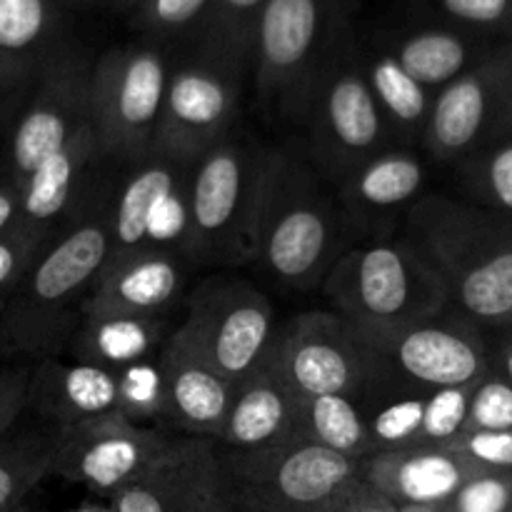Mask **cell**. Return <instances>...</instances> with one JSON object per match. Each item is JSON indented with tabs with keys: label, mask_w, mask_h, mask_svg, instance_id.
Returning a JSON list of instances; mask_svg holds the SVG:
<instances>
[{
	"label": "cell",
	"mask_w": 512,
	"mask_h": 512,
	"mask_svg": "<svg viewBox=\"0 0 512 512\" xmlns=\"http://www.w3.org/2000/svg\"><path fill=\"white\" fill-rule=\"evenodd\" d=\"M110 175L58 230L0 313V365L38 363L68 353L100 270L110 260Z\"/></svg>",
	"instance_id": "cell-1"
},
{
	"label": "cell",
	"mask_w": 512,
	"mask_h": 512,
	"mask_svg": "<svg viewBox=\"0 0 512 512\" xmlns=\"http://www.w3.org/2000/svg\"><path fill=\"white\" fill-rule=\"evenodd\" d=\"M335 188L298 153L265 150L250 268L285 295L320 293L348 245Z\"/></svg>",
	"instance_id": "cell-2"
},
{
	"label": "cell",
	"mask_w": 512,
	"mask_h": 512,
	"mask_svg": "<svg viewBox=\"0 0 512 512\" xmlns=\"http://www.w3.org/2000/svg\"><path fill=\"white\" fill-rule=\"evenodd\" d=\"M400 235L440 280L453 313L478 328H512V218L425 193Z\"/></svg>",
	"instance_id": "cell-3"
},
{
	"label": "cell",
	"mask_w": 512,
	"mask_h": 512,
	"mask_svg": "<svg viewBox=\"0 0 512 512\" xmlns=\"http://www.w3.org/2000/svg\"><path fill=\"white\" fill-rule=\"evenodd\" d=\"M290 125L303 133L298 153L330 185H338L350 170L395 145L365 80L355 25L335 40L313 70L295 100Z\"/></svg>",
	"instance_id": "cell-4"
},
{
	"label": "cell",
	"mask_w": 512,
	"mask_h": 512,
	"mask_svg": "<svg viewBox=\"0 0 512 512\" xmlns=\"http://www.w3.org/2000/svg\"><path fill=\"white\" fill-rule=\"evenodd\" d=\"M265 150L248 135L233 133L185 170L178 245L198 268L250 265Z\"/></svg>",
	"instance_id": "cell-5"
},
{
	"label": "cell",
	"mask_w": 512,
	"mask_h": 512,
	"mask_svg": "<svg viewBox=\"0 0 512 512\" xmlns=\"http://www.w3.org/2000/svg\"><path fill=\"white\" fill-rule=\"evenodd\" d=\"M320 295L355 328H385L448 310L440 280L400 233L353 240L335 260Z\"/></svg>",
	"instance_id": "cell-6"
},
{
	"label": "cell",
	"mask_w": 512,
	"mask_h": 512,
	"mask_svg": "<svg viewBox=\"0 0 512 512\" xmlns=\"http://www.w3.org/2000/svg\"><path fill=\"white\" fill-rule=\"evenodd\" d=\"M215 450L228 512H340L363 463L303 438L243 453Z\"/></svg>",
	"instance_id": "cell-7"
},
{
	"label": "cell",
	"mask_w": 512,
	"mask_h": 512,
	"mask_svg": "<svg viewBox=\"0 0 512 512\" xmlns=\"http://www.w3.org/2000/svg\"><path fill=\"white\" fill-rule=\"evenodd\" d=\"M355 10L358 0H268L250 55V83L265 118L290 123L313 70L355 25Z\"/></svg>",
	"instance_id": "cell-8"
},
{
	"label": "cell",
	"mask_w": 512,
	"mask_h": 512,
	"mask_svg": "<svg viewBox=\"0 0 512 512\" xmlns=\"http://www.w3.org/2000/svg\"><path fill=\"white\" fill-rule=\"evenodd\" d=\"M168 45L140 38L113 45L90 68V128L105 163L113 170L153 150L165 85Z\"/></svg>",
	"instance_id": "cell-9"
},
{
	"label": "cell",
	"mask_w": 512,
	"mask_h": 512,
	"mask_svg": "<svg viewBox=\"0 0 512 512\" xmlns=\"http://www.w3.org/2000/svg\"><path fill=\"white\" fill-rule=\"evenodd\" d=\"M280 318L273 295L235 270L195 280L175 330L230 383L268 363Z\"/></svg>",
	"instance_id": "cell-10"
},
{
	"label": "cell",
	"mask_w": 512,
	"mask_h": 512,
	"mask_svg": "<svg viewBox=\"0 0 512 512\" xmlns=\"http://www.w3.org/2000/svg\"><path fill=\"white\" fill-rule=\"evenodd\" d=\"M188 43L170 60L153 150L190 165L235 133L250 70L198 40Z\"/></svg>",
	"instance_id": "cell-11"
},
{
	"label": "cell",
	"mask_w": 512,
	"mask_h": 512,
	"mask_svg": "<svg viewBox=\"0 0 512 512\" xmlns=\"http://www.w3.org/2000/svg\"><path fill=\"white\" fill-rule=\"evenodd\" d=\"M355 333L380 370L413 388H465L490 370L480 328L450 308L410 323L355 328Z\"/></svg>",
	"instance_id": "cell-12"
},
{
	"label": "cell",
	"mask_w": 512,
	"mask_h": 512,
	"mask_svg": "<svg viewBox=\"0 0 512 512\" xmlns=\"http://www.w3.org/2000/svg\"><path fill=\"white\" fill-rule=\"evenodd\" d=\"M93 58L68 48L25 90L5 143V175L18 188L90 123Z\"/></svg>",
	"instance_id": "cell-13"
},
{
	"label": "cell",
	"mask_w": 512,
	"mask_h": 512,
	"mask_svg": "<svg viewBox=\"0 0 512 512\" xmlns=\"http://www.w3.org/2000/svg\"><path fill=\"white\" fill-rule=\"evenodd\" d=\"M268 363L295 393L358 395L370 375V355L353 325L330 308L303 310L280 320Z\"/></svg>",
	"instance_id": "cell-14"
},
{
	"label": "cell",
	"mask_w": 512,
	"mask_h": 512,
	"mask_svg": "<svg viewBox=\"0 0 512 512\" xmlns=\"http://www.w3.org/2000/svg\"><path fill=\"white\" fill-rule=\"evenodd\" d=\"M512 90V43L490 50L433 95L420 148L433 163L460 165L498 133Z\"/></svg>",
	"instance_id": "cell-15"
},
{
	"label": "cell",
	"mask_w": 512,
	"mask_h": 512,
	"mask_svg": "<svg viewBox=\"0 0 512 512\" xmlns=\"http://www.w3.org/2000/svg\"><path fill=\"white\" fill-rule=\"evenodd\" d=\"M178 438L160 425L138 423L125 415L88 420L63 430L53 478L113 498Z\"/></svg>",
	"instance_id": "cell-16"
},
{
	"label": "cell",
	"mask_w": 512,
	"mask_h": 512,
	"mask_svg": "<svg viewBox=\"0 0 512 512\" xmlns=\"http://www.w3.org/2000/svg\"><path fill=\"white\" fill-rule=\"evenodd\" d=\"M198 265L178 240H150L143 248L115 255L100 270L85 313H120L138 318H180L195 285Z\"/></svg>",
	"instance_id": "cell-17"
},
{
	"label": "cell",
	"mask_w": 512,
	"mask_h": 512,
	"mask_svg": "<svg viewBox=\"0 0 512 512\" xmlns=\"http://www.w3.org/2000/svg\"><path fill=\"white\" fill-rule=\"evenodd\" d=\"M425 183V155L403 145H393L350 170L333 185L350 238L398 235L413 205L425 195Z\"/></svg>",
	"instance_id": "cell-18"
},
{
	"label": "cell",
	"mask_w": 512,
	"mask_h": 512,
	"mask_svg": "<svg viewBox=\"0 0 512 512\" xmlns=\"http://www.w3.org/2000/svg\"><path fill=\"white\" fill-rule=\"evenodd\" d=\"M110 512H228L213 440L180 435L110 498Z\"/></svg>",
	"instance_id": "cell-19"
},
{
	"label": "cell",
	"mask_w": 512,
	"mask_h": 512,
	"mask_svg": "<svg viewBox=\"0 0 512 512\" xmlns=\"http://www.w3.org/2000/svg\"><path fill=\"white\" fill-rule=\"evenodd\" d=\"M155 373L160 428L183 438H218L235 385L205 363L178 330L160 348Z\"/></svg>",
	"instance_id": "cell-20"
},
{
	"label": "cell",
	"mask_w": 512,
	"mask_h": 512,
	"mask_svg": "<svg viewBox=\"0 0 512 512\" xmlns=\"http://www.w3.org/2000/svg\"><path fill=\"white\" fill-rule=\"evenodd\" d=\"M110 170L88 123L20 188L18 223L35 233L55 235L108 178Z\"/></svg>",
	"instance_id": "cell-21"
},
{
	"label": "cell",
	"mask_w": 512,
	"mask_h": 512,
	"mask_svg": "<svg viewBox=\"0 0 512 512\" xmlns=\"http://www.w3.org/2000/svg\"><path fill=\"white\" fill-rule=\"evenodd\" d=\"M28 410L63 430L125 415L123 375L68 355L38 360L30 365Z\"/></svg>",
	"instance_id": "cell-22"
},
{
	"label": "cell",
	"mask_w": 512,
	"mask_h": 512,
	"mask_svg": "<svg viewBox=\"0 0 512 512\" xmlns=\"http://www.w3.org/2000/svg\"><path fill=\"white\" fill-rule=\"evenodd\" d=\"M475 470L450 445H410L368 455L360 478L400 508H443Z\"/></svg>",
	"instance_id": "cell-23"
},
{
	"label": "cell",
	"mask_w": 512,
	"mask_h": 512,
	"mask_svg": "<svg viewBox=\"0 0 512 512\" xmlns=\"http://www.w3.org/2000/svg\"><path fill=\"white\" fill-rule=\"evenodd\" d=\"M300 408L303 400L295 398L273 365H260L255 373L235 383L225 423L213 440L215 448L243 453L303 438Z\"/></svg>",
	"instance_id": "cell-24"
},
{
	"label": "cell",
	"mask_w": 512,
	"mask_h": 512,
	"mask_svg": "<svg viewBox=\"0 0 512 512\" xmlns=\"http://www.w3.org/2000/svg\"><path fill=\"white\" fill-rule=\"evenodd\" d=\"M68 0H0V98L25 93L65 45Z\"/></svg>",
	"instance_id": "cell-25"
},
{
	"label": "cell",
	"mask_w": 512,
	"mask_h": 512,
	"mask_svg": "<svg viewBox=\"0 0 512 512\" xmlns=\"http://www.w3.org/2000/svg\"><path fill=\"white\" fill-rule=\"evenodd\" d=\"M188 163L150 150L145 158L113 170L108 185L110 258L143 248L153 238V218L170 195L180 193Z\"/></svg>",
	"instance_id": "cell-26"
},
{
	"label": "cell",
	"mask_w": 512,
	"mask_h": 512,
	"mask_svg": "<svg viewBox=\"0 0 512 512\" xmlns=\"http://www.w3.org/2000/svg\"><path fill=\"white\" fill-rule=\"evenodd\" d=\"M180 318H138L120 313H83L68 345V358L128 373L155 363Z\"/></svg>",
	"instance_id": "cell-27"
},
{
	"label": "cell",
	"mask_w": 512,
	"mask_h": 512,
	"mask_svg": "<svg viewBox=\"0 0 512 512\" xmlns=\"http://www.w3.org/2000/svg\"><path fill=\"white\" fill-rule=\"evenodd\" d=\"M383 43L408 70L410 78L418 80L433 95L490 53L488 48H483L480 35L438 20L385 35Z\"/></svg>",
	"instance_id": "cell-28"
},
{
	"label": "cell",
	"mask_w": 512,
	"mask_h": 512,
	"mask_svg": "<svg viewBox=\"0 0 512 512\" xmlns=\"http://www.w3.org/2000/svg\"><path fill=\"white\" fill-rule=\"evenodd\" d=\"M360 65L395 145L403 148L420 145L433 105V93L410 78L383 38L375 35L368 40L360 38Z\"/></svg>",
	"instance_id": "cell-29"
},
{
	"label": "cell",
	"mask_w": 512,
	"mask_h": 512,
	"mask_svg": "<svg viewBox=\"0 0 512 512\" xmlns=\"http://www.w3.org/2000/svg\"><path fill=\"white\" fill-rule=\"evenodd\" d=\"M430 390L393 378L370 360V375L355 395L373 453L420 445L425 400Z\"/></svg>",
	"instance_id": "cell-30"
},
{
	"label": "cell",
	"mask_w": 512,
	"mask_h": 512,
	"mask_svg": "<svg viewBox=\"0 0 512 512\" xmlns=\"http://www.w3.org/2000/svg\"><path fill=\"white\" fill-rule=\"evenodd\" d=\"M63 428L30 410L0 438V512H13L45 478H53Z\"/></svg>",
	"instance_id": "cell-31"
},
{
	"label": "cell",
	"mask_w": 512,
	"mask_h": 512,
	"mask_svg": "<svg viewBox=\"0 0 512 512\" xmlns=\"http://www.w3.org/2000/svg\"><path fill=\"white\" fill-rule=\"evenodd\" d=\"M300 428L305 440L345 458L365 460L373 455L363 413L353 395H320L303 400Z\"/></svg>",
	"instance_id": "cell-32"
},
{
	"label": "cell",
	"mask_w": 512,
	"mask_h": 512,
	"mask_svg": "<svg viewBox=\"0 0 512 512\" xmlns=\"http://www.w3.org/2000/svg\"><path fill=\"white\" fill-rule=\"evenodd\" d=\"M458 168L473 203L512 218V133L485 140Z\"/></svg>",
	"instance_id": "cell-33"
},
{
	"label": "cell",
	"mask_w": 512,
	"mask_h": 512,
	"mask_svg": "<svg viewBox=\"0 0 512 512\" xmlns=\"http://www.w3.org/2000/svg\"><path fill=\"white\" fill-rule=\"evenodd\" d=\"M268 0H210L208 15L193 40L238 60L250 70L258 20Z\"/></svg>",
	"instance_id": "cell-34"
},
{
	"label": "cell",
	"mask_w": 512,
	"mask_h": 512,
	"mask_svg": "<svg viewBox=\"0 0 512 512\" xmlns=\"http://www.w3.org/2000/svg\"><path fill=\"white\" fill-rule=\"evenodd\" d=\"M210 0H143L130 15V25L140 38L158 40H193L208 15Z\"/></svg>",
	"instance_id": "cell-35"
},
{
	"label": "cell",
	"mask_w": 512,
	"mask_h": 512,
	"mask_svg": "<svg viewBox=\"0 0 512 512\" xmlns=\"http://www.w3.org/2000/svg\"><path fill=\"white\" fill-rule=\"evenodd\" d=\"M438 23L475 35H512V0H420Z\"/></svg>",
	"instance_id": "cell-36"
},
{
	"label": "cell",
	"mask_w": 512,
	"mask_h": 512,
	"mask_svg": "<svg viewBox=\"0 0 512 512\" xmlns=\"http://www.w3.org/2000/svg\"><path fill=\"white\" fill-rule=\"evenodd\" d=\"M473 385L430 390L428 400H425L420 445H450L463 433L465 423H468V405Z\"/></svg>",
	"instance_id": "cell-37"
},
{
	"label": "cell",
	"mask_w": 512,
	"mask_h": 512,
	"mask_svg": "<svg viewBox=\"0 0 512 512\" xmlns=\"http://www.w3.org/2000/svg\"><path fill=\"white\" fill-rule=\"evenodd\" d=\"M465 430H512V385L493 370L470 390Z\"/></svg>",
	"instance_id": "cell-38"
},
{
	"label": "cell",
	"mask_w": 512,
	"mask_h": 512,
	"mask_svg": "<svg viewBox=\"0 0 512 512\" xmlns=\"http://www.w3.org/2000/svg\"><path fill=\"white\" fill-rule=\"evenodd\" d=\"M445 512H510L512 473L500 470H475L458 488V493L443 505Z\"/></svg>",
	"instance_id": "cell-39"
},
{
	"label": "cell",
	"mask_w": 512,
	"mask_h": 512,
	"mask_svg": "<svg viewBox=\"0 0 512 512\" xmlns=\"http://www.w3.org/2000/svg\"><path fill=\"white\" fill-rule=\"evenodd\" d=\"M55 235L35 233V230L20 225L18 220L0 235V295L8 298L10 290L20 283L33 260L43 253V248Z\"/></svg>",
	"instance_id": "cell-40"
},
{
	"label": "cell",
	"mask_w": 512,
	"mask_h": 512,
	"mask_svg": "<svg viewBox=\"0 0 512 512\" xmlns=\"http://www.w3.org/2000/svg\"><path fill=\"white\" fill-rule=\"evenodd\" d=\"M450 448L473 468L512 473V430H463Z\"/></svg>",
	"instance_id": "cell-41"
},
{
	"label": "cell",
	"mask_w": 512,
	"mask_h": 512,
	"mask_svg": "<svg viewBox=\"0 0 512 512\" xmlns=\"http://www.w3.org/2000/svg\"><path fill=\"white\" fill-rule=\"evenodd\" d=\"M28 363L0 365V438L20 420L28 410Z\"/></svg>",
	"instance_id": "cell-42"
},
{
	"label": "cell",
	"mask_w": 512,
	"mask_h": 512,
	"mask_svg": "<svg viewBox=\"0 0 512 512\" xmlns=\"http://www.w3.org/2000/svg\"><path fill=\"white\" fill-rule=\"evenodd\" d=\"M340 512H400V505H395L393 500L385 498L383 493H378L373 485L360 478L345 495Z\"/></svg>",
	"instance_id": "cell-43"
},
{
	"label": "cell",
	"mask_w": 512,
	"mask_h": 512,
	"mask_svg": "<svg viewBox=\"0 0 512 512\" xmlns=\"http://www.w3.org/2000/svg\"><path fill=\"white\" fill-rule=\"evenodd\" d=\"M20 213V188L13 180H0V235L18 220Z\"/></svg>",
	"instance_id": "cell-44"
},
{
	"label": "cell",
	"mask_w": 512,
	"mask_h": 512,
	"mask_svg": "<svg viewBox=\"0 0 512 512\" xmlns=\"http://www.w3.org/2000/svg\"><path fill=\"white\" fill-rule=\"evenodd\" d=\"M490 370L512 385V335L500 345L498 353H490Z\"/></svg>",
	"instance_id": "cell-45"
},
{
	"label": "cell",
	"mask_w": 512,
	"mask_h": 512,
	"mask_svg": "<svg viewBox=\"0 0 512 512\" xmlns=\"http://www.w3.org/2000/svg\"><path fill=\"white\" fill-rule=\"evenodd\" d=\"M140 3H143V0H103V3H100V8L110 10V13H115V15H125V18H130Z\"/></svg>",
	"instance_id": "cell-46"
},
{
	"label": "cell",
	"mask_w": 512,
	"mask_h": 512,
	"mask_svg": "<svg viewBox=\"0 0 512 512\" xmlns=\"http://www.w3.org/2000/svg\"><path fill=\"white\" fill-rule=\"evenodd\" d=\"M512 133V90H510V98L508 103H505V110H503V118H500V125H498V133Z\"/></svg>",
	"instance_id": "cell-47"
},
{
	"label": "cell",
	"mask_w": 512,
	"mask_h": 512,
	"mask_svg": "<svg viewBox=\"0 0 512 512\" xmlns=\"http://www.w3.org/2000/svg\"><path fill=\"white\" fill-rule=\"evenodd\" d=\"M103 0H68L70 8H100Z\"/></svg>",
	"instance_id": "cell-48"
},
{
	"label": "cell",
	"mask_w": 512,
	"mask_h": 512,
	"mask_svg": "<svg viewBox=\"0 0 512 512\" xmlns=\"http://www.w3.org/2000/svg\"><path fill=\"white\" fill-rule=\"evenodd\" d=\"M400 512H445L443 508H400Z\"/></svg>",
	"instance_id": "cell-49"
},
{
	"label": "cell",
	"mask_w": 512,
	"mask_h": 512,
	"mask_svg": "<svg viewBox=\"0 0 512 512\" xmlns=\"http://www.w3.org/2000/svg\"><path fill=\"white\" fill-rule=\"evenodd\" d=\"M3 178H8V175H5V155H0V180Z\"/></svg>",
	"instance_id": "cell-50"
},
{
	"label": "cell",
	"mask_w": 512,
	"mask_h": 512,
	"mask_svg": "<svg viewBox=\"0 0 512 512\" xmlns=\"http://www.w3.org/2000/svg\"><path fill=\"white\" fill-rule=\"evenodd\" d=\"M3 305H5V295H0V313H3Z\"/></svg>",
	"instance_id": "cell-51"
},
{
	"label": "cell",
	"mask_w": 512,
	"mask_h": 512,
	"mask_svg": "<svg viewBox=\"0 0 512 512\" xmlns=\"http://www.w3.org/2000/svg\"><path fill=\"white\" fill-rule=\"evenodd\" d=\"M510 512H512V510H510Z\"/></svg>",
	"instance_id": "cell-52"
},
{
	"label": "cell",
	"mask_w": 512,
	"mask_h": 512,
	"mask_svg": "<svg viewBox=\"0 0 512 512\" xmlns=\"http://www.w3.org/2000/svg\"><path fill=\"white\" fill-rule=\"evenodd\" d=\"M510 335H512V333H510Z\"/></svg>",
	"instance_id": "cell-53"
}]
</instances>
